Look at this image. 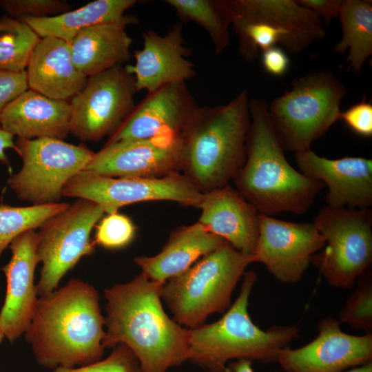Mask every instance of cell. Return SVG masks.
Here are the masks:
<instances>
[{"instance_id":"obj_38","label":"cell","mask_w":372,"mask_h":372,"mask_svg":"<svg viewBox=\"0 0 372 372\" xmlns=\"http://www.w3.org/2000/svg\"><path fill=\"white\" fill-rule=\"evenodd\" d=\"M343 0H297L301 6L311 10L326 24L338 17Z\"/></svg>"},{"instance_id":"obj_22","label":"cell","mask_w":372,"mask_h":372,"mask_svg":"<svg viewBox=\"0 0 372 372\" xmlns=\"http://www.w3.org/2000/svg\"><path fill=\"white\" fill-rule=\"evenodd\" d=\"M25 71L30 90L67 101L83 88L88 79L74 64L68 43L54 37L40 39Z\"/></svg>"},{"instance_id":"obj_3","label":"cell","mask_w":372,"mask_h":372,"mask_svg":"<svg viewBox=\"0 0 372 372\" xmlns=\"http://www.w3.org/2000/svg\"><path fill=\"white\" fill-rule=\"evenodd\" d=\"M249 112L245 160L233 179L236 190L259 214H304L324 185L287 161L266 101L251 99Z\"/></svg>"},{"instance_id":"obj_21","label":"cell","mask_w":372,"mask_h":372,"mask_svg":"<svg viewBox=\"0 0 372 372\" xmlns=\"http://www.w3.org/2000/svg\"><path fill=\"white\" fill-rule=\"evenodd\" d=\"M198 222L236 250L254 254L258 238L259 212L231 187L203 193Z\"/></svg>"},{"instance_id":"obj_20","label":"cell","mask_w":372,"mask_h":372,"mask_svg":"<svg viewBox=\"0 0 372 372\" xmlns=\"http://www.w3.org/2000/svg\"><path fill=\"white\" fill-rule=\"evenodd\" d=\"M296 161L302 174L327 186V206L353 209L371 207V159L354 156L329 159L308 149L296 153Z\"/></svg>"},{"instance_id":"obj_27","label":"cell","mask_w":372,"mask_h":372,"mask_svg":"<svg viewBox=\"0 0 372 372\" xmlns=\"http://www.w3.org/2000/svg\"><path fill=\"white\" fill-rule=\"evenodd\" d=\"M338 17L342 36L333 50L348 52V69L360 72L372 54V1L343 0Z\"/></svg>"},{"instance_id":"obj_14","label":"cell","mask_w":372,"mask_h":372,"mask_svg":"<svg viewBox=\"0 0 372 372\" xmlns=\"http://www.w3.org/2000/svg\"><path fill=\"white\" fill-rule=\"evenodd\" d=\"M255 262L262 263L278 281L298 282L313 256L325 245L313 223H293L259 214Z\"/></svg>"},{"instance_id":"obj_32","label":"cell","mask_w":372,"mask_h":372,"mask_svg":"<svg viewBox=\"0 0 372 372\" xmlns=\"http://www.w3.org/2000/svg\"><path fill=\"white\" fill-rule=\"evenodd\" d=\"M136 232V227L131 218L117 211L101 219L94 242L105 249H121L131 244Z\"/></svg>"},{"instance_id":"obj_35","label":"cell","mask_w":372,"mask_h":372,"mask_svg":"<svg viewBox=\"0 0 372 372\" xmlns=\"http://www.w3.org/2000/svg\"><path fill=\"white\" fill-rule=\"evenodd\" d=\"M339 120L356 134L366 138L372 136V103L366 101L365 97L340 112Z\"/></svg>"},{"instance_id":"obj_1","label":"cell","mask_w":372,"mask_h":372,"mask_svg":"<svg viewBox=\"0 0 372 372\" xmlns=\"http://www.w3.org/2000/svg\"><path fill=\"white\" fill-rule=\"evenodd\" d=\"M165 283L141 272L130 282L104 291L107 303L103 345H126L142 372H167L188 360L189 329L164 311L161 292Z\"/></svg>"},{"instance_id":"obj_4","label":"cell","mask_w":372,"mask_h":372,"mask_svg":"<svg viewBox=\"0 0 372 372\" xmlns=\"http://www.w3.org/2000/svg\"><path fill=\"white\" fill-rule=\"evenodd\" d=\"M249 98L198 106L180 134V171L201 193L228 185L242 166L250 126Z\"/></svg>"},{"instance_id":"obj_11","label":"cell","mask_w":372,"mask_h":372,"mask_svg":"<svg viewBox=\"0 0 372 372\" xmlns=\"http://www.w3.org/2000/svg\"><path fill=\"white\" fill-rule=\"evenodd\" d=\"M104 214L96 203L79 198L39 227L37 255L42 267L36 285L39 297L51 294L81 258L94 253L90 234Z\"/></svg>"},{"instance_id":"obj_16","label":"cell","mask_w":372,"mask_h":372,"mask_svg":"<svg viewBox=\"0 0 372 372\" xmlns=\"http://www.w3.org/2000/svg\"><path fill=\"white\" fill-rule=\"evenodd\" d=\"M340 324L334 318L322 319L315 339L298 349L285 347L276 362L286 372H343L372 362V333L348 334Z\"/></svg>"},{"instance_id":"obj_33","label":"cell","mask_w":372,"mask_h":372,"mask_svg":"<svg viewBox=\"0 0 372 372\" xmlns=\"http://www.w3.org/2000/svg\"><path fill=\"white\" fill-rule=\"evenodd\" d=\"M0 6L9 17L20 21L56 16L68 12L70 8L62 0H0Z\"/></svg>"},{"instance_id":"obj_28","label":"cell","mask_w":372,"mask_h":372,"mask_svg":"<svg viewBox=\"0 0 372 372\" xmlns=\"http://www.w3.org/2000/svg\"><path fill=\"white\" fill-rule=\"evenodd\" d=\"M181 21H193L210 37L216 54L222 53L230 43L231 21L225 0H166Z\"/></svg>"},{"instance_id":"obj_42","label":"cell","mask_w":372,"mask_h":372,"mask_svg":"<svg viewBox=\"0 0 372 372\" xmlns=\"http://www.w3.org/2000/svg\"><path fill=\"white\" fill-rule=\"evenodd\" d=\"M5 338V336L3 335V333L0 327V343L3 341V340Z\"/></svg>"},{"instance_id":"obj_36","label":"cell","mask_w":372,"mask_h":372,"mask_svg":"<svg viewBox=\"0 0 372 372\" xmlns=\"http://www.w3.org/2000/svg\"><path fill=\"white\" fill-rule=\"evenodd\" d=\"M28 89L25 70H0V115L8 104Z\"/></svg>"},{"instance_id":"obj_17","label":"cell","mask_w":372,"mask_h":372,"mask_svg":"<svg viewBox=\"0 0 372 372\" xmlns=\"http://www.w3.org/2000/svg\"><path fill=\"white\" fill-rule=\"evenodd\" d=\"M37 245L34 229L20 234L10 243L11 258L1 268L6 278V292L0 311V327L10 342L23 335L39 298L34 285V271L39 263Z\"/></svg>"},{"instance_id":"obj_15","label":"cell","mask_w":372,"mask_h":372,"mask_svg":"<svg viewBox=\"0 0 372 372\" xmlns=\"http://www.w3.org/2000/svg\"><path fill=\"white\" fill-rule=\"evenodd\" d=\"M180 135L106 143L94 153L84 170L108 177L161 178L178 174Z\"/></svg>"},{"instance_id":"obj_8","label":"cell","mask_w":372,"mask_h":372,"mask_svg":"<svg viewBox=\"0 0 372 372\" xmlns=\"http://www.w3.org/2000/svg\"><path fill=\"white\" fill-rule=\"evenodd\" d=\"M346 93L344 85L331 70L295 79L289 90L268 104L271 121L283 149L295 154L311 149L339 120Z\"/></svg>"},{"instance_id":"obj_18","label":"cell","mask_w":372,"mask_h":372,"mask_svg":"<svg viewBox=\"0 0 372 372\" xmlns=\"http://www.w3.org/2000/svg\"><path fill=\"white\" fill-rule=\"evenodd\" d=\"M198 106L186 82L163 86L135 107L106 143L180 135Z\"/></svg>"},{"instance_id":"obj_34","label":"cell","mask_w":372,"mask_h":372,"mask_svg":"<svg viewBox=\"0 0 372 372\" xmlns=\"http://www.w3.org/2000/svg\"><path fill=\"white\" fill-rule=\"evenodd\" d=\"M53 372H142L138 360L124 344H118L105 359L74 368L57 367Z\"/></svg>"},{"instance_id":"obj_12","label":"cell","mask_w":372,"mask_h":372,"mask_svg":"<svg viewBox=\"0 0 372 372\" xmlns=\"http://www.w3.org/2000/svg\"><path fill=\"white\" fill-rule=\"evenodd\" d=\"M136 92L133 75L123 65L88 77L70 101V132L83 141L111 136L134 111Z\"/></svg>"},{"instance_id":"obj_5","label":"cell","mask_w":372,"mask_h":372,"mask_svg":"<svg viewBox=\"0 0 372 372\" xmlns=\"http://www.w3.org/2000/svg\"><path fill=\"white\" fill-rule=\"evenodd\" d=\"M243 276L238 298L218 320L189 329L188 360L210 372H229L233 360L276 362L280 351L298 338L296 326L262 330L252 322L248 305L257 273L251 269Z\"/></svg>"},{"instance_id":"obj_41","label":"cell","mask_w":372,"mask_h":372,"mask_svg":"<svg viewBox=\"0 0 372 372\" xmlns=\"http://www.w3.org/2000/svg\"><path fill=\"white\" fill-rule=\"evenodd\" d=\"M343 372H372V362L360 366L352 368Z\"/></svg>"},{"instance_id":"obj_30","label":"cell","mask_w":372,"mask_h":372,"mask_svg":"<svg viewBox=\"0 0 372 372\" xmlns=\"http://www.w3.org/2000/svg\"><path fill=\"white\" fill-rule=\"evenodd\" d=\"M69 205L60 202L26 207L0 205V257L15 238L26 231L39 228Z\"/></svg>"},{"instance_id":"obj_19","label":"cell","mask_w":372,"mask_h":372,"mask_svg":"<svg viewBox=\"0 0 372 372\" xmlns=\"http://www.w3.org/2000/svg\"><path fill=\"white\" fill-rule=\"evenodd\" d=\"M143 38V48L134 52L135 64L126 66L134 78L137 92L145 90L150 94L196 75L195 65L188 59L191 50L186 45L180 23L174 24L163 35L145 30Z\"/></svg>"},{"instance_id":"obj_26","label":"cell","mask_w":372,"mask_h":372,"mask_svg":"<svg viewBox=\"0 0 372 372\" xmlns=\"http://www.w3.org/2000/svg\"><path fill=\"white\" fill-rule=\"evenodd\" d=\"M136 0H96L74 10L56 16L25 18L21 21L29 25L40 37H54L70 42L81 30L101 24L128 20L127 10Z\"/></svg>"},{"instance_id":"obj_39","label":"cell","mask_w":372,"mask_h":372,"mask_svg":"<svg viewBox=\"0 0 372 372\" xmlns=\"http://www.w3.org/2000/svg\"><path fill=\"white\" fill-rule=\"evenodd\" d=\"M9 148L15 149L14 136L0 127V162L7 165H9V161L5 151Z\"/></svg>"},{"instance_id":"obj_25","label":"cell","mask_w":372,"mask_h":372,"mask_svg":"<svg viewBox=\"0 0 372 372\" xmlns=\"http://www.w3.org/2000/svg\"><path fill=\"white\" fill-rule=\"evenodd\" d=\"M138 23L136 17L120 22L95 25L80 31L68 42L75 66L87 78L117 65L131 56L132 39L128 25Z\"/></svg>"},{"instance_id":"obj_9","label":"cell","mask_w":372,"mask_h":372,"mask_svg":"<svg viewBox=\"0 0 372 372\" xmlns=\"http://www.w3.org/2000/svg\"><path fill=\"white\" fill-rule=\"evenodd\" d=\"M313 223L327 246L311 262L330 286L352 287L372 263L371 210L326 206Z\"/></svg>"},{"instance_id":"obj_37","label":"cell","mask_w":372,"mask_h":372,"mask_svg":"<svg viewBox=\"0 0 372 372\" xmlns=\"http://www.w3.org/2000/svg\"><path fill=\"white\" fill-rule=\"evenodd\" d=\"M261 62L264 70L274 76H282L290 66L287 53L280 47L274 46L262 52Z\"/></svg>"},{"instance_id":"obj_29","label":"cell","mask_w":372,"mask_h":372,"mask_svg":"<svg viewBox=\"0 0 372 372\" xmlns=\"http://www.w3.org/2000/svg\"><path fill=\"white\" fill-rule=\"evenodd\" d=\"M40 39L25 22L0 17V70H25Z\"/></svg>"},{"instance_id":"obj_24","label":"cell","mask_w":372,"mask_h":372,"mask_svg":"<svg viewBox=\"0 0 372 372\" xmlns=\"http://www.w3.org/2000/svg\"><path fill=\"white\" fill-rule=\"evenodd\" d=\"M226 241L199 222L172 231L161 251L152 256H137L134 261L149 279L166 282L187 270L204 256Z\"/></svg>"},{"instance_id":"obj_31","label":"cell","mask_w":372,"mask_h":372,"mask_svg":"<svg viewBox=\"0 0 372 372\" xmlns=\"http://www.w3.org/2000/svg\"><path fill=\"white\" fill-rule=\"evenodd\" d=\"M358 279L359 285L339 313L340 323L372 333V278L367 270Z\"/></svg>"},{"instance_id":"obj_23","label":"cell","mask_w":372,"mask_h":372,"mask_svg":"<svg viewBox=\"0 0 372 372\" xmlns=\"http://www.w3.org/2000/svg\"><path fill=\"white\" fill-rule=\"evenodd\" d=\"M1 127L18 138L63 140L70 132V102L27 90L0 115Z\"/></svg>"},{"instance_id":"obj_6","label":"cell","mask_w":372,"mask_h":372,"mask_svg":"<svg viewBox=\"0 0 372 372\" xmlns=\"http://www.w3.org/2000/svg\"><path fill=\"white\" fill-rule=\"evenodd\" d=\"M254 256L243 254L226 242L204 256L180 276L163 285L161 299L173 319L190 329L203 324L213 313L231 306L233 291Z\"/></svg>"},{"instance_id":"obj_10","label":"cell","mask_w":372,"mask_h":372,"mask_svg":"<svg viewBox=\"0 0 372 372\" xmlns=\"http://www.w3.org/2000/svg\"><path fill=\"white\" fill-rule=\"evenodd\" d=\"M14 145L23 165L8 185L19 198L36 205L58 203L65 185L94 154L83 146L50 137L17 138Z\"/></svg>"},{"instance_id":"obj_7","label":"cell","mask_w":372,"mask_h":372,"mask_svg":"<svg viewBox=\"0 0 372 372\" xmlns=\"http://www.w3.org/2000/svg\"><path fill=\"white\" fill-rule=\"evenodd\" d=\"M237 34L239 53L247 61L274 46L298 54L324 38L322 21L297 0H225Z\"/></svg>"},{"instance_id":"obj_13","label":"cell","mask_w":372,"mask_h":372,"mask_svg":"<svg viewBox=\"0 0 372 372\" xmlns=\"http://www.w3.org/2000/svg\"><path fill=\"white\" fill-rule=\"evenodd\" d=\"M203 193L183 174L161 178L108 177L83 170L65 185L62 196L92 201L104 213L133 203L169 200L199 207Z\"/></svg>"},{"instance_id":"obj_2","label":"cell","mask_w":372,"mask_h":372,"mask_svg":"<svg viewBox=\"0 0 372 372\" xmlns=\"http://www.w3.org/2000/svg\"><path fill=\"white\" fill-rule=\"evenodd\" d=\"M99 299L96 288L79 279L39 297L23 333L38 364L54 369L101 360L105 320Z\"/></svg>"},{"instance_id":"obj_40","label":"cell","mask_w":372,"mask_h":372,"mask_svg":"<svg viewBox=\"0 0 372 372\" xmlns=\"http://www.w3.org/2000/svg\"><path fill=\"white\" fill-rule=\"evenodd\" d=\"M229 372H254L251 366V361L238 360L227 365Z\"/></svg>"}]
</instances>
